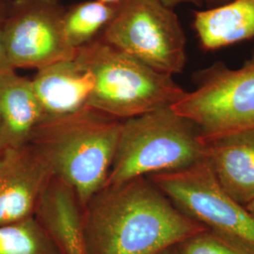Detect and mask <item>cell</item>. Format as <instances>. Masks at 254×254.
<instances>
[{
	"label": "cell",
	"mask_w": 254,
	"mask_h": 254,
	"mask_svg": "<svg viewBox=\"0 0 254 254\" xmlns=\"http://www.w3.org/2000/svg\"><path fill=\"white\" fill-rule=\"evenodd\" d=\"M207 229L148 177L106 186L84 208L85 254H160Z\"/></svg>",
	"instance_id": "6da1fadb"
},
{
	"label": "cell",
	"mask_w": 254,
	"mask_h": 254,
	"mask_svg": "<svg viewBox=\"0 0 254 254\" xmlns=\"http://www.w3.org/2000/svg\"><path fill=\"white\" fill-rule=\"evenodd\" d=\"M122 121L86 107L42 120L28 143L42 155L54 175L73 187L85 208L106 185Z\"/></svg>",
	"instance_id": "7a4b0ae2"
},
{
	"label": "cell",
	"mask_w": 254,
	"mask_h": 254,
	"mask_svg": "<svg viewBox=\"0 0 254 254\" xmlns=\"http://www.w3.org/2000/svg\"><path fill=\"white\" fill-rule=\"evenodd\" d=\"M75 60L94 79L88 107L119 120L169 108L187 91L160 73L100 38L77 49Z\"/></svg>",
	"instance_id": "3957f363"
},
{
	"label": "cell",
	"mask_w": 254,
	"mask_h": 254,
	"mask_svg": "<svg viewBox=\"0 0 254 254\" xmlns=\"http://www.w3.org/2000/svg\"><path fill=\"white\" fill-rule=\"evenodd\" d=\"M204 158L198 127L171 107L123 120L106 186L187 168Z\"/></svg>",
	"instance_id": "277c9868"
},
{
	"label": "cell",
	"mask_w": 254,
	"mask_h": 254,
	"mask_svg": "<svg viewBox=\"0 0 254 254\" xmlns=\"http://www.w3.org/2000/svg\"><path fill=\"white\" fill-rule=\"evenodd\" d=\"M193 81L195 90L171 108L198 127L201 139L254 131V51L237 69L217 62L194 73Z\"/></svg>",
	"instance_id": "5b68a950"
},
{
	"label": "cell",
	"mask_w": 254,
	"mask_h": 254,
	"mask_svg": "<svg viewBox=\"0 0 254 254\" xmlns=\"http://www.w3.org/2000/svg\"><path fill=\"white\" fill-rule=\"evenodd\" d=\"M99 38L166 74L182 73L188 62L180 20L161 0H123Z\"/></svg>",
	"instance_id": "8992f818"
},
{
	"label": "cell",
	"mask_w": 254,
	"mask_h": 254,
	"mask_svg": "<svg viewBox=\"0 0 254 254\" xmlns=\"http://www.w3.org/2000/svg\"><path fill=\"white\" fill-rule=\"evenodd\" d=\"M184 214L254 250V216L218 184L204 157L181 170L147 176Z\"/></svg>",
	"instance_id": "52a82bcc"
},
{
	"label": "cell",
	"mask_w": 254,
	"mask_h": 254,
	"mask_svg": "<svg viewBox=\"0 0 254 254\" xmlns=\"http://www.w3.org/2000/svg\"><path fill=\"white\" fill-rule=\"evenodd\" d=\"M66 9L60 0H15L8 8L4 39L14 69H42L74 59L64 36Z\"/></svg>",
	"instance_id": "ba28073f"
},
{
	"label": "cell",
	"mask_w": 254,
	"mask_h": 254,
	"mask_svg": "<svg viewBox=\"0 0 254 254\" xmlns=\"http://www.w3.org/2000/svg\"><path fill=\"white\" fill-rule=\"evenodd\" d=\"M53 172L29 143L0 154V226L33 218Z\"/></svg>",
	"instance_id": "9c48e42d"
},
{
	"label": "cell",
	"mask_w": 254,
	"mask_h": 254,
	"mask_svg": "<svg viewBox=\"0 0 254 254\" xmlns=\"http://www.w3.org/2000/svg\"><path fill=\"white\" fill-rule=\"evenodd\" d=\"M33 218L61 254H85L84 208L67 182L53 175L38 200Z\"/></svg>",
	"instance_id": "30bf717a"
},
{
	"label": "cell",
	"mask_w": 254,
	"mask_h": 254,
	"mask_svg": "<svg viewBox=\"0 0 254 254\" xmlns=\"http://www.w3.org/2000/svg\"><path fill=\"white\" fill-rule=\"evenodd\" d=\"M200 140L221 188L245 206L254 200V131Z\"/></svg>",
	"instance_id": "8fae6325"
},
{
	"label": "cell",
	"mask_w": 254,
	"mask_h": 254,
	"mask_svg": "<svg viewBox=\"0 0 254 254\" xmlns=\"http://www.w3.org/2000/svg\"><path fill=\"white\" fill-rule=\"evenodd\" d=\"M31 82L44 119L64 116L88 107L94 87L91 72L75 58L37 70Z\"/></svg>",
	"instance_id": "7c38bea8"
},
{
	"label": "cell",
	"mask_w": 254,
	"mask_h": 254,
	"mask_svg": "<svg viewBox=\"0 0 254 254\" xmlns=\"http://www.w3.org/2000/svg\"><path fill=\"white\" fill-rule=\"evenodd\" d=\"M44 112L32 82L15 71L0 76V154L27 145Z\"/></svg>",
	"instance_id": "4fadbf2b"
},
{
	"label": "cell",
	"mask_w": 254,
	"mask_h": 254,
	"mask_svg": "<svg viewBox=\"0 0 254 254\" xmlns=\"http://www.w3.org/2000/svg\"><path fill=\"white\" fill-rule=\"evenodd\" d=\"M193 14V28L205 51L254 38V0H231Z\"/></svg>",
	"instance_id": "5bb4252c"
},
{
	"label": "cell",
	"mask_w": 254,
	"mask_h": 254,
	"mask_svg": "<svg viewBox=\"0 0 254 254\" xmlns=\"http://www.w3.org/2000/svg\"><path fill=\"white\" fill-rule=\"evenodd\" d=\"M117 6L100 0H87L66 9L64 36L67 44L77 50L98 39L114 17Z\"/></svg>",
	"instance_id": "9a60e30c"
},
{
	"label": "cell",
	"mask_w": 254,
	"mask_h": 254,
	"mask_svg": "<svg viewBox=\"0 0 254 254\" xmlns=\"http://www.w3.org/2000/svg\"><path fill=\"white\" fill-rule=\"evenodd\" d=\"M0 254H61L34 218L0 226Z\"/></svg>",
	"instance_id": "2e32d148"
},
{
	"label": "cell",
	"mask_w": 254,
	"mask_h": 254,
	"mask_svg": "<svg viewBox=\"0 0 254 254\" xmlns=\"http://www.w3.org/2000/svg\"><path fill=\"white\" fill-rule=\"evenodd\" d=\"M174 254H254V250L232 237L207 229L173 248Z\"/></svg>",
	"instance_id": "e0dca14e"
},
{
	"label": "cell",
	"mask_w": 254,
	"mask_h": 254,
	"mask_svg": "<svg viewBox=\"0 0 254 254\" xmlns=\"http://www.w3.org/2000/svg\"><path fill=\"white\" fill-rule=\"evenodd\" d=\"M8 11L7 5L0 7V76L15 71L9 62L4 39V22Z\"/></svg>",
	"instance_id": "ac0fdd59"
},
{
	"label": "cell",
	"mask_w": 254,
	"mask_h": 254,
	"mask_svg": "<svg viewBox=\"0 0 254 254\" xmlns=\"http://www.w3.org/2000/svg\"><path fill=\"white\" fill-rule=\"evenodd\" d=\"M164 4L172 9L181 5V4H193L197 7H200L203 5L202 0H161Z\"/></svg>",
	"instance_id": "d6986e66"
},
{
	"label": "cell",
	"mask_w": 254,
	"mask_h": 254,
	"mask_svg": "<svg viewBox=\"0 0 254 254\" xmlns=\"http://www.w3.org/2000/svg\"><path fill=\"white\" fill-rule=\"evenodd\" d=\"M229 1H231V0H202V3L205 4L207 6V8H212V7H216V6H219L221 4H224Z\"/></svg>",
	"instance_id": "ffe728a7"
},
{
	"label": "cell",
	"mask_w": 254,
	"mask_h": 254,
	"mask_svg": "<svg viewBox=\"0 0 254 254\" xmlns=\"http://www.w3.org/2000/svg\"><path fill=\"white\" fill-rule=\"evenodd\" d=\"M102 2H105L107 4L110 5H114V6H118L119 4L123 1V0H100Z\"/></svg>",
	"instance_id": "44dd1931"
},
{
	"label": "cell",
	"mask_w": 254,
	"mask_h": 254,
	"mask_svg": "<svg viewBox=\"0 0 254 254\" xmlns=\"http://www.w3.org/2000/svg\"><path fill=\"white\" fill-rule=\"evenodd\" d=\"M246 207H247V209L254 216V200H252L251 202H249V203L246 205Z\"/></svg>",
	"instance_id": "7402d4cb"
},
{
	"label": "cell",
	"mask_w": 254,
	"mask_h": 254,
	"mask_svg": "<svg viewBox=\"0 0 254 254\" xmlns=\"http://www.w3.org/2000/svg\"><path fill=\"white\" fill-rule=\"evenodd\" d=\"M160 254H173V248H172V249H170V250H167V251H165V252L161 253Z\"/></svg>",
	"instance_id": "603a6c76"
},
{
	"label": "cell",
	"mask_w": 254,
	"mask_h": 254,
	"mask_svg": "<svg viewBox=\"0 0 254 254\" xmlns=\"http://www.w3.org/2000/svg\"><path fill=\"white\" fill-rule=\"evenodd\" d=\"M4 5H6L5 2H4L3 0H0V7H2V6H4Z\"/></svg>",
	"instance_id": "cb8c5ba5"
}]
</instances>
